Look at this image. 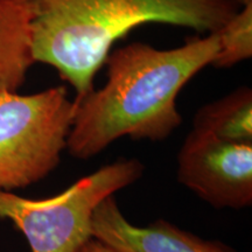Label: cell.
I'll return each mask as SVG.
<instances>
[{
    "mask_svg": "<svg viewBox=\"0 0 252 252\" xmlns=\"http://www.w3.org/2000/svg\"><path fill=\"white\" fill-rule=\"evenodd\" d=\"M217 33L188 40L172 49L145 42L111 50L106 82L76 104L67 151L89 160L123 137L163 141L182 123L176 98L186 84L219 53Z\"/></svg>",
    "mask_w": 252,
    "mask_h": 252,
    "instance_id": "cell-1",
    "label": "cell"
},
{
    "mask_svg": "<svg viewBox=\"0 0 252 252\" xmlns=\"http://www.w3.org/2000/svg\"><path fill=\"white\" fill-rule=\"evenodd\" d=\"M31 14L34 62L55 68L74 88V103L94 90L96 74L119 40L149 24L216 33L235 0H23Z\"/></svg>",
    "mask_w": 252,
    "mask_h": 252,
    "instance_id": "cell-2",
    "label": "cell"
},
{
    "mask_svg": "<svg viewBox=\"0 0 252 252\" xmlns=\"http://www.w3.org/2000/svg\"><path fill=\"white\" fill-rule=\"evenodd\" d=\"M145 166L121 158L47 198L21 197L0 189V219L9 220L32 252H76L91 235V217L104 198L137 182Z\"/></svg>",
    "mask_w": 252,
    "mask_h": 252,
    "instance_id": "cell-3",
    "label": "cell"
},
{
    "mask_svg": "<svg viewBox=\"0 0 252 252\" xmlns=\"http://www.w3.org/2000/svg\"><path fill=\"white\" fill-rule=\"evenodd\" d=\"M76 104L65 86L32 94L0 90V189L13 191L47 178L61 162Z\"/></svg>",
    "mask_w": 252,
    "mask_h": 252,
    "instance_id": "cell-4",
    "label": "cell"
},
{
    "mask_svg": "<svg viewBox=\"0 0 252 252\" xmlns=\"http://www.w3.org/2000/svg\"><path fill=\"white\" fill-rule=\"evenodd\" d=\"M178 181L216 209L252 204V143L191 127L178 154Z\"/></svg>",
    "mask_w": 252,
    "mask_h": 252,
    "instance_id": "cell-5",
    "label": "cell"
},
{
    "mask_svg": "<svg viewBox=\"0 0 252 252\" xmlns=\"http://www.w3.org/2000/svg\"><path fill=\"white\" fill-rule=\"evenodd\" d=\"M91 235L117 252H237L220 241H208L159 219L145 226L131 223L115 195L94 210Z\"/></svg>",
    "mask_w": 252,
    "mask_h": 252,
    "instance_id": "cell-6",
    "label": "cell"
},
{
    "mask_svg": "<svg viewBox=\"0 0 252 252\" xmlns=\"http://www.w3.org/2000/svg\"><path fill=\"white\" fill-rule=\"evenodd\" d=\"M34 63L27 6L23 0H0V90L17 91Z\"/></svg>",
    "mask_w": 252,
    "mask_h": 252,
    "instance_id": "cell-7",
    "label": "cell"
},
{
    "mask_svg": "<svg viewBox=\"0 0 252 252\" xmlns=\"http://www.w3.org/2000/svg\"><path fill=\"white\" fill-rule=\"evenodd\" d=\"M193 127L220 139L252 143V90L243 86L197 110Z\"/></svg>",
    "mask_w": 252,
    "mask_h": 252,
    "instance_id": "cell-8",
    "label": "cell"
},
{
    "mask_svg": "<svg viewBox=\"0 0 252 252\" xmlns=\"http://www.w3.org/2000/svg\"><path fill=\"white\" fill-rule=\"evenodd\" d=\"M237 12L219 32L220 49L212 65L228 69L252 58V0H235Z\"/></svg>",
    "mask_w": 252,
    "mask_h": 252,
    "instance_id": "cell-9",
    "label": "cell"
},
{
    "mask_svg": "<svg viewBox=\"0 0 252 252\" xmlns=\"http://www.w3.org/2000/svg\"><path fill=\"white\" fill-rule=\"evenodd\" d=\"M76 252H117L98 239L91 237Z\"/></svg>",
    "mask_w": 252,
    "mask_h": 252,
    "instance_id": "cell-10",
    "label": "cell"
}]
</instances>
